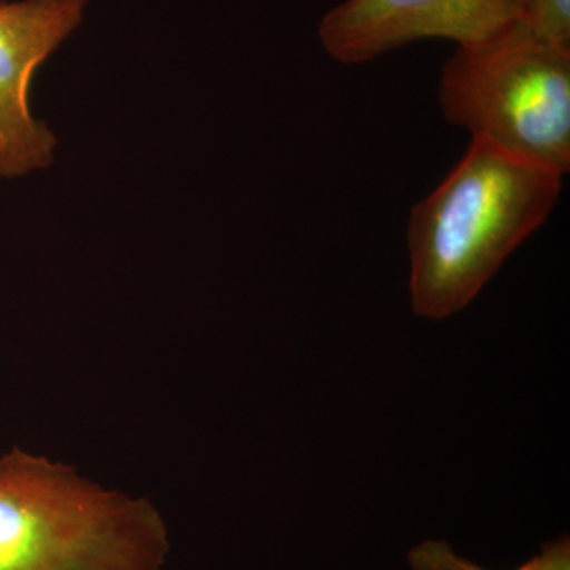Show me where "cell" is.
Segmentation results:
<instances>
[{"mask_svg": "<svg viewBox=\"0 0 570 570\" xmlns=\"http://www.w3.org/2000/svg\"><path fill=\"white\" fill-rule=\"evenodd\" d=\"M562 178L497 142L472 138L444 181L412 208L407 246L414 313L442 321L464 309L546 223Z\"/></svg>", "mask_w": 570, "mask_h": 570, "instance_id": "6da1fadb", "label": "cell"}, {"mask_svg": "<svg viewBox=\"0 0 570 570\" xmlns=\"http://www.w3.org/2000/svg\"><path fill=\"white\" fill-rule=\"evenodd\" d=\"M412 570H489L460 557L444 540H425L407 551ZM515 570H570V539L561 535L547 542L539 554Z\"/></svg>", "mask_w": 570, "mask_h": 570, "instance_id": "8992f818", "label": "cell"}, {"mask_svg": "<svg viewBox=\"0 0 570 570\" xmlns=\"http://www.w3.org/2000/svg\"><path fill=\"white\" fill-rule=\"evenodd\" d=\"M520 21L539 40L570 52V0H524Z\"/></svg>", "mask_w": 570, "mask_h": 570, "instance_id": "52a82bcc", "label": "cell"}, {"mask_svg": "<svg viewBox=\"0 0 570 570\" xmlns=\"http://www.w3.org/2000/svg\"><path fill=\"white\" fill-rule=\"evenodd\" d=\"M524 0H346L322 18L318 40L354 66L420 40L480 43L521 20Z\"/></svg>", "mask_w": 570, "mask_h": 570, "instance_id": "277c9868", "label": "cell"}, {"mask_svg": "<svg viewBox=\"0 0 570 570\" xmlns=\"http://www.w3.org/2000/svg\"><path fill=\"white\" fill-rule=\"evenodd\" d=\"M88 0L0 2V178L48 167L55 135L29 110L33 71L81 22Z\"/></svg>", "mask_w": 570, "mask_h": 570, "instance_id": "5b68a950", "label": "cell"}, {"mask_svg": "<svg viewBox=\"0 0 570 570\" xmlns=\"http://www.w3.org/2000/svg\"><path fill=\"white\" fill-rule=\"evenodd\" d=\"M438 99L445 119L472 138L569 174L570 52L523 22L459 47L442 67Z\"/></svg>", "mask_w": 570, "mask_h": 570, "instance_id": "3957f363", "label": "cell"}, {"mask_svg": "<svg viewBox=\"0 0 570 570\" xmlns=\"http://www.w3.org/2000/svg\"><path fill=\"white\" fill-rule=\"evenodd\" d=\"M159 510L11 449L0 456V570H164Z\"/></svg>", "mask_w": 570, "mask_h": 570, "instance_id": "7a4b0ae2", "label": "cell"}]
</instances>
